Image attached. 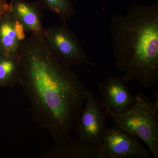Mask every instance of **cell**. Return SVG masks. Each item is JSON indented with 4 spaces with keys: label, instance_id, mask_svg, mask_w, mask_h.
<instances>
[{
    "label": "cell",
    "instance_id": "cell-8",
    "mask_svg": "<svg viewBox=\"0 0 158 158\" xmlns=\"http://www.w3.org/2000/svg\"><path fill=\"white\" fill-rule=\"evenodd\" d=\"M40 158H108L102 142L96 143L70 137L55 140L52 146Z\"/></svg>",
    "mask_w": 158,
    "mask_h": 158
},
{
    "label": "cell",
    "instance_id": "cell-11",
    "mask_svg": "<svg viewBox=\"0 0 158 158\" xmlns=\"http://www.w3.org/2000/svg\"><path fill=\"white\" fill-rule=\"evenodd\" d=\"M20 65L19 55L0 52V88L19 84Z\"/></svg>",
    "mask_w": 158,
    "mask_h": 158
},
{
    "label": "cell",
    "instance_id": "cell-3",
    "mask_svg": "<svg viewBox=\"0 0 158 158\" xmlns=\"http://www.w3.org/2000/svg\"><path fill=\"white\" fill-rule=\"evenodd\" d=\"M115 125L144 141L158 158V99L152 101L138 93L132 106L124 113L109 112Z\"/></svg>",
    "mask_w": 158,
    "mask_h": 158
},
{
    "label": "cell",
    "instance_id": "cell-13",
    "mask_svg": "<svg viewBox=\"0 0 158 158\" xmlns=\"http://www.w3.org/2000/svg\"><path fill=\"white\" fill-rule=\"evenodd\" d=\"M9 0H0V18L9 10Z\"/></svg>",
    "mask_w": 158,
    "mask_h": 158
},
{
    "label": "cell",
    "instance_id": "cell-5",
    "mask_svg": "<svg viewBox=\"0 0 158 158\" xmlns=\"http://www.w3.org/2000/svg\"><path fill=\"white\" fill-rule=\"evenodd\" d=\"M108 117L98 97H94L92 91L89 90L81 113L74 126V129L79 138L100 143L107 128Z\"/></svg>",
    "mask_w": 158,
    "mask_h": 158
},
{
    "label": "cell",
    "instance_id": "cell-7",
    "mask_svg": "<svg viewBox=\"0 0 158 158\" xmlns=\"http://www.w3.org/2000/svg\"><path fill=\"white\" fill-rule=\"evenodd\" d=\"M102 142L108 158L150 157V152L138 138L116 125L106 128Z\"/></svg>",
    "mask_w": 158,
    "mask_h": 158
},
{
    "label": "cell",
    "instance_id": "cell-2",
    "mask_svg": "<svg viewBox=\"0 0 158 158\" xmlns=\"http://www.w3.org/2000/svg\"><path fill=\"white\" fill-rule=\"evenodd\" d=\"M109 31L118 69L144 88L158 84V4L130 6L126 14L114 15Z\"/></svg>",
    "mask_w": 158,
    "mask_h": 158
},
{
    "label": "cell",
    "instance_id": "cell-12",
    "mask_svg": "<svg viewBox=\"0 0 158 158\" xmlns=\"http://www.w3.org/2000/svg\"><path fill=\"white\" fill-rule=\"evenodd\" d=\"M37 2L43 9L58 15L62 23H66L67 19L75 13L71 0H37Z\"/></svg>",
    "mask_w": 158,
    "mask_h": 158
},
{
    "label": "cell",
    "instance_id": "cell-10",
    "mask_svg": "<svg viewBox=\"0 0 158 158\" xmlns=\"http://www.w3.org/2000/svg\"><path fill=\"white\" fill-rule=\"evenodd\" d=\"M10 10L23 26L27 33L42 35L43 9L37 2L10 0Z\"/></svg>",
    "mask_w": 158,
    "mask_h": 158
},
{
    "label": "cell",
    "instance_id": "cell-4",
    "mask_svg": "<svg viewBox=\"0 0 158 158\" xmlns=\"http://www.w3.org/2000/svg\"><path fill=\"white\" fill-rule=\"evenodd\" d=\"M42 36L56 56L68 66L99 65L89 59L77 37L65 23L44 28Z\"/></svg>",
    "mask_w": 158,
    "mask_h": 158
},
{
    "label": "cell",
    "instance_id": "cell-1",
    "mask_svg": "<svg viewBox=\"0 0 158 158\" xmlns=\"http://www.w3.org/2000/svg\"><path fill=\"white\" fill-rule=\"evenodd\" d=\"M19 84L31 102L33 121L55 140L70 137L89 90L53 53L42 35L21 44Z\"/></svg>",
    "mask_w": 158,
    "mask_h": 158
},
{
    "label": "cell",
    "instance_id": "cell-9",
    "mask_svg": "<svg viewBox=\"0 0 158 158\" xmlns=\"http://www.w3.org/2000/svg\"><path fill=\"white\" fill-rule=\"evenodd\" d=\"M23 26L9 8L0 18V52L19 55L21 44L27 38Z\"/></svg>",
    "mask_w": 158,
    "mask_h": 158
},
{
    "label": "cell",
    "instance_id": "cell-6",
    "mask_svg": "<svg viewBox=\"0 0 158 158\" xmlns=\"http://www.w3.org/2000/svg\"><path fill=\"white\" fill-rule=\"evenodd\" d=\"M130 81L124 76L122 77L110 76L98 84L99 102L107 115L110 112L124 113L134 104L135 97L130 91Z\"/></svg>",
    "mask_w": 158,
    "mask_h": 158
}]
</instances>
